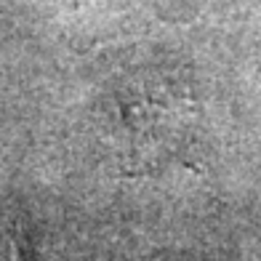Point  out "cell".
I'll return each mask as SVG.
<instances>
[{
	"label": "cell",
	"instance_id": "obj_1",
	"mask_svg": "<svg viewBox=\"0 0 261 261\" xmlns=\"http://www.w3.org/2000/svg\"><path fill=\"white\" fill-rule=\"evenodd\" d=\"M0 261H30L24 243L11 224H0Z\"/></svg>",
	"mask_w": 261,
	"mask_h": 261
}]
</instances>
